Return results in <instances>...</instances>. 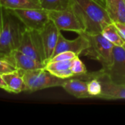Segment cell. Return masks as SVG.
<instances>
[{"label":"cell","mask_w":125,"mask_h":125,"mask_svg":"<svg viewBox=\"0 0 125 125\" xmlns=\"http://www.w3.org/2000/svg\"><path fill=\"white\" fill-rule=\"evenodd\" d=\"M114 24H115L116 27L117 28L119 32L120 33L121 36L122 37V38L125 40V23L116 22V23H114Z\"/></svg>","instance_id":"cb8c5ba5"},{"label":"cell","mask_w":125,"mask_h":125,"mask_svg":"<svg viewBox=\"0 0 125 125\" xmlns=\"http://www.w3.org/2000/svg\"><path fill=\"white\" fill-rule=\"evenodd\" d=\"M90 46V42L84 33L78 34V37L74 40H68L61 34H59L57 43L53 53V56L59 53L64 51H72L78 56L83 53ZM52 56V57H53Z\"/></svg>","instance_id":"9c48e42d"},{"label":"cell","mask_w":125,"mask_h":125,"mask_svg":"<svg viewBox=\"0 0 125 125\" xmlns=\"http://www.w3.org/2000/svg\"><path fill=\"white\" fill-rule=\"evenodd\" d=\"M6 83L7 92L12 93H20L25 92V83L21 70H15L13 72L2 75Z\"/></svg>","instance_id":"9a60e30c"},{"label":"cell","mask_w":125,"mask_h":125,"mask_svg":"<svg viewBox=\"0 0 125 125\" xmlns=\"http://www.w3.org/2000/svg\"><path fill=\"white\" fill-rule=\"evenodd\" d=\"M10 11L28 29L40 31L50 20L49 11L43 8L16 9Z\"/></svg>","instance_id":"8992f818"},{"label":"cell","mask_w":125,"mask_h":125,"mask_svg":"<svg viewBox=\"0 0 125 125\" xmlns=\"http://www.w3.org/2000/svg\"><path fill=\"white\" fill-rule=\"evenodd\" d=\"M101 33L114 46H123L125 44V40L121 36L114 23L106 26Z\"/></svg>","instance_id":"ac0fdd59"},{"label":"cell","mask_w":125,"mask_h":125,"mask_svg":"<svg viewBox=\"0 0 125 125\" xmlns=\"http://www.w3.org/2000/svg\"><path fill=\"white\" fill-rule=\"evenodd\" d=\"M41 8L48 11L63 10L69 8L71 0H39Z\"/></svg>","instance_id":"ffe728a7"},{"label":"cell","mask_w":125,"mask_h":125,"mask_svg":"<svg viewBox=\"0 0 125 125\" xmlns=\"http://www.w3.org/2000/svg\"><path fill=\"white\" fill-rule=\"evenodd\" d=\"M83 33L85 34L90 42V46L83 54L100 62L102 65V69L108 68L113 62L114 45L102 33L96 34Z\"/></svg>","instance_id":"3957f363"},{"label":"cell","mask_w":125,"mask_h":125,"mask_svg":"<svg viewBox=\"0 0 125 125\" xmlns=\"http://www.w3.org/2000/svg\"></svg>","instance_id":"83f0119b"},{"label":"cell","mask_w":125,"mask_h":125,"mask_svg":"<svg viewBox=\"0 0 125 125\" xmlns=\"http://www.w3.org/2000/svg\"><path fill=\"white\" fill-rule=\"evenodd\" d=\"M70 7L84 26L87 34L101 33L106 26L113 23L105 7L94 0H71Z\"/></svg>","instance_id":"6da1fadb"},{"label":"cell","mask_w":125,"mask_h":125,"mask_svg":"<svg viewBox=\"0 0 125 125\" xmlns=\"http://www.w3.org/2000/svg\"><path fill=\"white\" fill-rule=\"evenodd\" d=\"M62 87L67 93L76 98L91 97L88 92L87 81L80 78L78 76L68 78Z\"/></svg>","instance_id":"4fadbf2b"},{"label":"cell","mask_w":125,"mask_h":125,"mask_svg":"<svg viewBox=\"0 0 125 125\" xmlns=\"http://www.w3.org/2000/svg\"><path fill=\"white\" fill-rule=\"evenodd\" d=\"M49 19L60 31L76 32L78 34L85 32V27L71 7L63 10L49 11Z\"/></svg>","instance_id":"52a82bcc"},{"label":"cell","mask_w":125,"mask_h":125,"mask_svg":"<svg viewBox=\"0 0 125 125\" xmlns=\"http://www.w3.org/2000/svg\"><path fill=\"white\" fill-rule=\"evenodd\" d=\"M0 89H4V90L7 92V87L6 83L4 81L1 75H0Z\"/></svg>","instance_id":"d4e9b609"},{"label":"cell","mask_w":125,"mask_h":125,"mask_svg":"<svg viewBox=\"0 0 125 125\" xmlns=\"http://www.w3.org/2000/svg\"><path fill=\"white\" fill-rule=\"evenodd\" d=\"M77 56H79L77 53L72 51H64L57 53L54 56L49 62H55V61H66V60H72L75 59Z\"/></svg>","instance_id":"7402d4cb"},{"label":"cell","mask_w":125,"mask_h":125,"mask_svg":"<svg viewBox=\"0 0 125 125\" xmlns=\"http://www.w3.org/2000/svg\"><path fill=\"white\" fill-rule=\"evenodd\" d=\"M102 83V91L99 98L105 100H120L125 99V86L117 84L113 82L107 75L103 74L101 70L94 73Z\"/></svg>","instance_id":"8fae6325"},{"label":"cell","mask_w":125,"mask_h":125,"mask_svg":"<svg viewBox=\"0 0 125 125\" xmlns=\"http://www.w3.org/2000/svg\"><path fill=\"white\" fill-rule=\"evenodd\" d=\"M3 59L8 62L16 70H32L44 68L46 64L24 54L18 50L14 51L9 56Z\"/></svg>","instance_id":"7c38bea8"},{"label":"cell","mask_w":125,"mask_h":125,"mask_svg":"<svg viewBox=\"0 0 125 125\" xmlns=\"http://www.w3.org/2000/svg\"><path fill=\"white\" fill-rule=\"evenodd\" d=\"M113 82L125 86V49L122 46H114L112 64L107 69L100 70Z\"/></svg>","instance_id":"ba28073f"},{"label":"cell","mask_w":125,"mask_h":125,"mask_svg":"<svg viewBox=\"0 0 125 125\" xmlns=\"http://www.w3.org/2000/svg\"><path fill=\"white\" fill-rule=\"evenodd\" d=\"M95 1H97V3L100 4L102 6H103L104 7H105V0H94Z\"/></svg>","instance_id":"484cf974"},{"label":"cell","mask_w":125,"mask_h":125,"mask_svg":"<svg viewBox=\"0 0 125 125\" xmlns=\"http://www.w3.org/2000/svg\"><path fill=\"white\" fill-rule=\"evenodd\" d=\"M87 87L88 92L91 97H99L102 91V86L100 80L96 77L94 73L87 75Z\"/></svg>","instance_id":"d6986e66"},{"label":"cell","mask_w":125,"mask_h":125,"mask_svg":"<svg viewBox=\"0 0 125 125\" xmlns=\"http://www.w3.org/2000/svg\"><path fill=\"white\" fill-rule=\"evenodd\" d=\"M0 4L7 10L41 8L39 0H0Z\"/></svg>","instance_id":"e0dca14e"},{"label":"cell","mask_w":125,"mask_h":125,"mask_svg":"<svg viewBox=\"0 0 125 125\" xmlns=\"http://www.w3.org/2000/svg\"><path fill=\"white\" fill-rule=\"evenodd\" d=\"M122 47H123V48H125V44L123 45V46H122Z\"/></svg>","instance_id":"4316f807"},{"label":"cell","mask_w":125,"mask_h":125,"mask_svg":"<svg viewBox=\"0 0 125 125\" xmlns=\"http://www.w3.org/2000/svg\"><path fill=\"white\" fill-rule=\"evenodd\" d=\"M17 50L46 64L42 39L38 31L25 29Z\"/></svg>","instance_id":"5b68a950"},{"label":"cell","mask_w":125,"mask_h":125,"mask_svg":"<svg viewBox=\"0 0 125 125\" xmlns=\"http://www.w3.org/2000/svg\"><path fill=\"white\" fill-rule=\"evenodd\" d=\"M25 29L10 10L0 4V58L9 56L18 48Z\"/></svg>","instance_id":"7a4b0ae2"},{"label":"cell","mask_w":125,"mask_h":125,"mask_svg":"<svg viewBox=\"0 0 125 125\" xmlns=\"http://www.w3.org/2000/svg\"><path fill=\"white\" fill-rule=\"evenodd\" d=\"M21 73L25 83V92H34L47 88L62 86L67 80L54 75L45 68L21 70Z\"/></svg>","instance_id":"277c9868"},{"label":"cell","mask_w":125,"mask_h":125,"mask_svg":"<svg viewBox=\"0 0 125 125\" xmlns=\"http://www.w3.org/2000/svg\"><path fill=\"white\" fill-rule=\"evenodd\" d=\"M105 9L113 23H125V0H105Z\"/></svg>","instance_id":"2e32d148"},{"label":"cell","mask_w":125,"mask_h":125,"mask_svg":"<svg viewBox=\"0 0 125 125\" xmlns=\"http://www.w3.org/2000/svg\"><path fill=\"white\" fill-rule=\"evenodd\" d=\"M39 32L42 39L46 64V63L53 56V53L57 43L60 30L58 29V28L53 23V21L49 20V21Z\"/></svg>","instance_id":"30bf717a"},{"label":"cell","mask_w":125,"mask_h":125,"mask_svg":"<svg viewBox=\"0 0 125 125\" xmlns=\"http://www.w3.org/2000/svg\"><path fill=\"white\" fill-rule=\"evenodd\" d=\"M16 69L6 60L0 58V75H4L15 71Z\"/></svg>","instance_id":"603a6c76"},{"label":"cell","mask_w":125,"mask_h":125,"mask_svg":"<svg viewBox=\"0 0 125 125\" xmlns=\"http://www.w3.org/2000/svg\"><path fill=\"white\" fill-rule=\"evenodd\" d=\"M72 62L73 59L66 61L48 62L44 68L60 78L68 79L74 76V74L71 70Z\"/></svg>","instance_id":"5bb4252c"},{"label":"cell","mask_w":125,"mask_h":125,"mask_svg":"<svg viewBox=\"0 0 125 125\" xmlns=\"http://www.w3.org/2000/svg\"><path fill=\"white\" fill-rule=\"evenodd\" d=\"M71 70L74 74V76H81L88 73L85 65L81 61L79 56H77L75 59H73Z\"/></svg>","instance_id":"44dd1931"}]
</instances>
